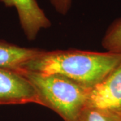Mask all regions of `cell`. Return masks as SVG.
Here are the masks:
<instances>
[{"label": "cell", "instance_id": "obj_1", "mask_svg": "<svg viewBox=\"0 0 121 121\" xmlns=\"http://www.w3.org/2000/svg\"><path fill=\"white\" fill-rule=\"evenodd\" d=\"M121 62V55L109 52L75 49L44 50L17 70L60 75L90 90Z\"/></svg>", "mask_w": 121, "mask_h": 121}, {"label": "cell", "instance_id": "obj_2", "mask_svg": "<svg viewBox=\"0 0 121 121\" xmlns=\"http://www.w3.org/2000/svg\"><path fill=\"white\" fill-rule=\"evenodd\" d=\"M30 82L39 104L53 110L64 121H76L86 106L89 90L68 78L49 74L17 70Z\"/></svg>", "mask_w": 121, "mask_h": 121}, {"label": "cell", "instance_id": "obj_3", "mask_svg": "<svg viewBox=\"0 0 121 121\" xmlns=\"http://www.w3.org/2000/svg\"><path fill=\"white\" fill-rule=\"evenodd\" d=\"M86 106L121 114V62L99 84L89 91Z\"/></svg>", "mask_w": 121, "mask_h": 121}, {"label": "cell", "instance_id": "obj_4", "mask_svg": "<svg viewBox=\"0 0 121 121\" xmlns=\"http://www.w3.org/2000/svg\"><path fill=\"white\" fill-rule=\"evenodd\" d=\"M39 104L34 87L22 75L0 68V105Z\"/></svg>", "mask_w": 121, "mask_h": 121}, {"label": "cell", "instance_id": "obj_5", "mask_svg": "<svg viewBox=\"0 0 121 121\" xmlns=\"http://www.w3.org/2000/svg\"><path fill=\"white\" fill-rule=\"evenodd\" d=\"M0 2L16 9L21 28L28 40H35L40 30L52 25L36 0H0Z\"/></svg>", "mask_w": 121, "mask_h": 121}, {"label": "cell", "instance_id": "obj_6", "mask_svg": "<svg viewBox=\"0 0 121 121\" xmlns=\"http://www.w3.org/2000/svg\"><path fill=\"white\" fill-rule=\"evenodd\" d=\"M43 51L39 48L21 47L0 40V68L16 71Z\"/></svg>", "mask_w": 121, "mask_h": 121}, {"label": "cell", "instance_id": "obj_7", "mask_svg": "<svg viewBox=\"0 0 121 121\" xmlns=\"http://www.w3.org/2000/svg\"><path fill=\"white\" fill-rule=\"evenodd\" d=\"M102 45L107 52L121 55V16L108 26L102 40Z\"/></svg>", "mask_w": 121, "mask_h": 121}, {"label": "cell", "instance_id": "obj_8", "mask_svg": "<svg viewBox=\"0 0 121 121\" xmlns=\"http://www.w3.org/2000/svg\"><path fill=\"white\" fill-rule=\"evenodd\" d=\"M76 121H121V114L104 109L85 106Z\"/></svg>", "mask_w": 121, "mask_h": 121}, {"label": "cell", "instance_id": "obj_9", "mask_svg": "<svg viewBox=\"0 0 121 121\" xmlns=\"http://www.w3.org/2000/svg\"><path fill=\"white\" fill-rule=\"evenodd\" d=\"M73 0H49L56 12L65 16L69 12Z\"/></svg>", "mask_w": 121, "mask_h": 121}]
</instances>
